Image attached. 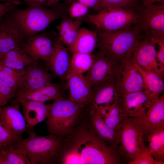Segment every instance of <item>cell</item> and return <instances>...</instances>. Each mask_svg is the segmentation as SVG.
I'll list each match as a JSON object with an SVG mask.
<instances>
[{"label": "cell", "mask_w": 164, "mask_h": 164, "mask_svg": "<svg viewBox=\"0 0 164 164\" xmlns=\"http://www.w3.org/2000/svg\"><path fill=\"white\" fill-rule=\"evenodd\" d=\"M119 132L120 143L117 151L129 163L147 147L144 138L145 133L136 119L126 117L123 121Z\"/></svg>", "instance_id": "7"}, {"label": "cell", "mask_w": 164, "mask_h": 164, "mask_svg": "<svg viewBox=\"0 0 164 164\" xmlns=\"http://www.w3.org/2000/svg\"><path fill=\"white\" fill-rule=\"evenodd\" d=\"M115 84L120 97L126 94L145 90L142 76L132 55L120 61Z\"/></svg>", "instance_id": "8"}, {"label": "cell", "mask_w": 164, "mask_h": 164, "mask_svg": "<svg viewBox=\"0 0 164 164\" xmlns=\"http://www.w3.org/2000/svg\"><path fill=\"white\" fill-rule=\"evenodd\" d=\"M135 118L142 127L145 134L151 128L164 125V94L161 95L142 114Z\"/></svg>", "instance_id": "22"}, {"label": "cell", "mask_w": 164, "mask_h": 164, "mask_svg": "<svg viewBox=\"0 0 164 164\" xmlns=\"http://www.w3.org/2000/svg\"><path fill=\"white\" fill-rule=\"evenodd\" d=\"M17 7L8 14L24 39L41 32L51 22L62 18L64 10V8H48L36 5L27 6L24 9Z\"/></svg>", "instance_id": "4"}, {"label": "cell", "mask_w": 164, "mask_h": 164, "mask_svg": "<svg viewBox=\"0 0 164 164\" xmlns=\"http://www.w3.org/2000/svg\"><path fill=\"white\" fill-rule=\"evenodd\" d=\"M88 7L94 9L97 5L98 0H77Z\"/></svg>", "instance_id": "42"}, {"label": "cell", "mask_w": 164, "mask_h": 164, "mask_svg": "<svg viewBox=\"0 0 164 164\" xmlns=\"http://www.w3.org/2000/svg\"><path fill=\"white\" fill-rule=\"evenodd\" d=\"M65 82L69 90L68 99L87 108L91 104L92 87L85 80L82 74L76 73L71 68Z\"/></svg>", "instance_id": "15"}, {"label": "cell", "mask_w": 164, "mask_h": 164, "mask_svg": "<svg viewBox=\"0 0 164 164\" xmlns=\"http://www.w3.org/2000/svg\"><path fill=\"white\" fill-rule=\"evenodd\" d=\"M61 0H23L27 6L36 5L48 8H57L64 7V4L60 3ZM70 4L73 0H63Z\"/></svg>", "instance_id": "35"}, {"label": "cell", "mask_w": 164, "mask_h": 164, "mask_svg": "<svg viewBox=\"0 0 164 164\" xmlns=\"http://www.w3.org/2000/svg\"><path fill=\"white\" fill-rule=\"evenodd\" d=\"M22 138V135L13 133L0 123V149L13 145Z\"/></svg>", "instance_id": "34"}, {"label": "cell", "mask_w": 164, "mask_h": 164, "mask_svg": "<svg viewBox=\"0 0 164 164\" xmlns=\"http://www.w3.org/2000/svg\"><path fill=\"white\" fill-rule=\"evenodd\" d=\"M16 95V92L0 78V107L6 105Z\"/></svg>", "instance_id": "36"}, {"label": "cell", "mask_w": 164, "mask_h": 164, "mask_svg": "<svg viewBox=\"0 0 164 164\" xmlns=\"http://www.w3.org/2000/svg\"><path fill=\"white\" fill-rule=\"evenodd\" d=\"M55 75L40 66L38 63L24 69L18 83L17 92H25L38 90L51 83Z\"/></svg>", "instance_id": "12"}, {"label": "cell", "mask_w": 164, "mask_h": 164, "mask_svg": "<svg viewBox=\"0 0 164 164\" xmlns=\"http://www.w3.org/2000/svg\"><path fill=\"white\" fill-rule=\"evenodd\" d=\"M94 55L92 54L73 53L70 60V68L78 73L82 74L87 71L91 67Z\"/></svg>", "instance_id": "29"}, {"label": "cell", "mask_w": 164, "mask_h": 164, "mask_svg": "<svg viewBox=\"0 0 164 164\" xmlns=\"http://www.w3.org/2000/svg\"><path fill=\"white\" fill-rule=\"evenodd\" d=\"M20 105L19 103H15L0 107V123L13 133L22 135L29 129L20 111Z\"/></svg>", "instance_id": "21"}, {"label": "cell", "mask_w": 164, "mask_h": 164, "mask_svg": "<svg viewBox=\"0 0 164 164\" xmlns=\"http://www.w3.org/2000/svg\"><path fill=\"white\" fill-rule=\"evenodd\" d=\"M83 17L76 19L74 21L70 29L60 37L58 36V40L63 44L69 47L73 43L77 35Z\"/></svg>", "instance_id": "33"}, {"label": "cell", "mask_w": 164, "mask_h": 164, "mask_svg": "<svg viewBox=\"0 0 164 164\" xmlns=\"http://www.w3.org/2000/svg\"><path fill=\"white\" fill-rule=\"evenodd\" d=\"M74 21L71 18L64 17L56 28L58 33V37H60L68 31L72 26Z\"/></svg>", "instance_id": "41"}, {"label": "cell", "mask_w": 164, "mask_h": 164, "mask_svg": "<svg viewBox=\"0 0 164 164\" xmlns=\"http://www.w3.org/2000/svg\"><path fill=\"white\" fill-rule=\"evenodd\" d=\"M155 44L149 36H144L134 50L132 57L143 70L155 73L163 79L164 68L157 60Z\"/></svg>", "instance_id": "9"}, {"label": "cell", "mask_w": 164, "mask_h": 164, "mask_svg": "<svg viewBox=\"0 0 164 164\" xmlns=\"http://www.w3.org/2000/svg\"><path fill=\"white\" fill-rule=\"evenodd\" d=\"M145 7L150 5L158 3H164V0H141Z\"/></svg>", "instance_id": "43"}, {"label": "cell", "mask_w": 164, "mask_h": 164, "mask_svg": "<svg viewBox=\"0 0 164 164\" xmlns=\"http://www.w3.org/2000/svg\"><path fill=\"white\" fill-rule=\"evenodd\" d=\"M148 134L147 148L154 159L161 164H164V125L149 129Z\"/></svg>", "instance_id": "26"}, {"label": "cell", "mask_w": 164, "mask_h": 164, "mask_svg": "<svg viewBox=\"0 0 164 164\" xmlns=\"http://www.w3.org/2000/svg\"><path fill=\"white\" fill-rule=\"evenodd\" d=\"M38 63L30 57L20 47L0 54V64L18 70Z\"/></svg>", "instance_id": "25"}, {"label": "cell", "mask_w": 164, "mask_h": 164, "mask_svg": "<svg viewBox=\"0 0 164 164\" xmlns=\"http://www.w3.org/2000/svg\"><path fill=\"white\" fill-rule=\"evenodd\" d=\"M138 18L139 14L134 9L120 8L103 9L97 14L86 15L84 18L97 29L105 31L131 29L136 24Z\"/></svg>", "instance_id": "6"}, {"label": "cell", "mask_w": 164, "mask_h": 164, "mask_svg": "<svg viewBox=\"0 0 164 164\" xmlns=\"http://www.w3.org/2000/svg\"><path fill=\"white\" fill-rule=\"evenodd\" d=\"M153 102L145 90L123 95L118 104L125 117L135 118L142 114Z\"/></svg>", "instance_id": "18"}, {"label": "cell", "mask_w": 164, "mask_h": 164, "mask_svg": "<svg viewBox=\"0 0 164 164\" xmlns=\"http://www.w3.org/2000/svg\"><path fill=\"white\" fill-rule=\"evenodd\" d=\"M24 71L0 64V78L6 83L16 94L18 83Z\"/></svg>", "instance_id": "31"}, {"label": "cell", "mask_w": 164, "mask_h": 164, "mask_svg": "<svg viewBox=\"0 0 164 164\" xmlns=\"http://www.w3.org/2000/svg\"><path fill=\"white\" fill-rule=\"evenodd\" d=\"M2 0L3 1H12V0Z\"/></svg>", "instance_id": "45"}, {"label": "cell", "mask_w": 164, "mask_h": 164, "mask_svg": "<svg viewBox=\"0 0 164 164\" xmlns=\"http://www.w3.org/2000/svg\"><path fill=\"white\" fill-rule=\"evenodd\" d=\"M24 38L8 13L0 21V54L20 46Z\"/></svg>", "instance_id": "19"}, {"label": "cell", "mask_w": 164, "mask_h": 164, "mask_svg": "<svg viewBox=\"0 0 164 164\" xmlns=\"http://www.w3.org/2000/svg\"><path fill=\"white\" fill-rule=\"evenodd\" d=\"M136 26L145 34L164 33V3H158L145 7L141 13Z\"/></svg>", "instance_id": "16"}, {"label": "cell", "mask_w": 164, "mask_h": 164, "mask_svg": "<svg viewBox=\"0 0 164 164\" xmlns=\"http://www.w3.org/2000/svg\"><path fill=\"white\" fill-rule=\"evenodd\" d=\"M29 129L32 130L37 124L46 119L50 111L51 104L29 101L19 103Z\"/></svg>", "instance_id": "23"}, {"label": "cell", "mask_w": 164, "mask_h": 164, "mask_svg": "<svg viewBox=\"0 0 164 164\" xmlns=\"http://www.w3.org/2000/svg\"><path fill=\"white\" fill-rule=\"evenodd\" d=\"M129 164H161L156 161L149 150L147 147L142 151L136 158Z\"/></svg>", "instance_id": "39"}, {"label": "cell", "mask_w": 164, "mask_h": 164, "mask_svg": "<svg viewBox=\"0 0 164 164\" xmlns=\"http://www.w3.org/2000/svg\"><path fill=\"white\" fill-rule=\"evenodd\" d=\"M135 63L142 76L145 91L153 102L160 97L164 91L163 79L155 73L145 71Z\"/></svg>", "instance_id": "27"}, {"label": "cell", "mask_w": 164, "mask_h": 164, "mask_svg": "<svg viewBox=\"0 0 164 164\" xmlns=\"http://www.w3.org/2000/svg\"><path fill=\"white\" fill-rule=\"evenodd\" d=\"M20 4V2L17 0L14 1H5L3 3L0 2V21L5 15Z\"/></svg>", "instance_id": "40"}, {"label": "cell", "mask_w": 164, "mask_h": 164, "mask_svg": "<svg viewBox=\"0 0 164 164\" xmlns=\"http://www.w3.org/2000/svg\"><path fill=\"white\" fill-rule=\"evenodd\" d=\"M65 82L58 83H50L35 91L17 92L15 98L11 101V103L31 101L45 103L46 101L66 98L65 92L67 89Z\"/></svg>", "instance_id": "14"}, {"label": "cell", "mask_w": 164, "mask_h": 164, "mask_svg": "<svg viewBox=\"0 0 164 164\" xmlns=\"http://www.w3.org/2000/svg\"><path fill=\"white\" fill-rule=\"evenodd\" d=\"M145 35L149 36L155 44L158 45L159 49L156 58L159 63L164 67V33H154Z\"/></svg>", "instance_id": "37"}, {"label": "cell", "mask_w": 164, "mask_h": 164, "mask_svg": "<svg viewBox=\"0 0 164 164\" xmlns=\"http://www.w3.org/2000/svg\"><path fill=\"white\" fill-rule=\"evenodd\" d=\"M51 35L43 32L28 37L24 39L20 47L33 60L46 62L53 54L54 42L57 37L53 40Z\"/></svg>", "instance_id": "11"}, {"label": "cell", "mask_w": 164, "mask_h": 164, "mask_svg": "<svg viewBox=\"0 0 164 164\" xmlns=\"http://www.w3.org/2000/svg\"><path fill=\"white\" fill-rule=\"evenodd\" d=\"M89 7L78 2L74 1L70 4L68 13L70 18H78L86 15Z\"/></svg>", "instance_id": "38"}, {"label": "cell", "mask_w": 164, "mask_h": 164, "mask_svg": "<svg viewBox=\"0 0 164 164\" xmlns=\"http://www.w3.org/2000/svg\"><path fill=\"white\" fill-rule=\"evenodd\" d=\"M97 34L98 53L118 62L131 55L144 36L136 27L112 31L97 29Z\"/></svg>", "instance_id": "2"}, {"label": "cell", "mask_w": 164, "mask_h": 164, "mask_svg": "<svg viewBox=\"0 0 164 164\" xmlns=\"http://www.w3.org/2000/svg\"><path fill=\"white\" fill-rule=\"evenodd\" d=\"M10 164H31L26 151L9 145L0 149Z\"/></svg>", "instance_id": "30"}, {"label": "cell", "mask_w": 164, "mask_h": 164, "mask_svg": "<svg viewBox=\"0 0 164 164\" xmlns=\"http://www.w3.org/2000/svg\"><path fill=\"white\" fill-rule=\"evenodd\" d=\"M120 97L115 82L106 81L92 87L91 102L87 108L96 111L107 108L118 103Z\"/></svg>", "instance_id": "17"}, {"label": "cell", "mask_w": 164, "mask_h": 164, "mask_svg": "<svg viewBox=\"0 0 164 164\" xmlns=\"http://www.w3.org/2000/svg\"><path fill=\"white\" fill-rule=\"evenodd\" d=\"M96 112L109 126L119 132L123 121L126 117L118 103Z\"/></svg>", "instance_id": "28"}, {"label": "cell", "mask_w": 164, "mask_h": 164, "mask_svg": "<svg viewBox=\"0 0 164 164\" xmlns=\"http://www.w3.org/2000/svg\"><path fill=\"white\" fill-rule=\"evenodd\" d=\"M62 157L67 164H118L117 150L94 135L84 118L69 135L63 138Z\"/></svg>", "instance_id": "1"}, {"label": "cell", "mask_w": 164, "mask_h": 164, "mask_svg": "<svg viewBox=\"0 0 164 164\" xmlns=\"http://www.w3.org/2000/svg\"><path fill=\"white\" fill-rule=\"evenodd\" d=\"M85 114L86 124L91 132L108 145L117 151L120 143L119 132L107 125L96 111L87 108Z\"/></svg>", "instance_id": "13"}, {"label": "cell", "mask_w": 164, "mask_h": 164, "mask_svg": "<svg viewBox=\"0 0 164 164\" xmlns=\"http://www.w3.org/2000/svg\"><path fill=\"white\" fill-rule=\"evenodd\" d=\"M67 48L58 40V36L54 41L53 54L46 62L47 67L61 81L65 82L66 77L70 69V60Z\"/></svg>", "instance_id": "20"}, {"label": "cell", "mask_w": 164, "mask_h": 164, "mask_svg": "<svg viewBox=\"0 0 164 164\" xmlns=\"http://www.w3.org/2000/svg\"><path fill=\"white\" fill-rule=\"evenodd\" d=\"M97 42V33L83 27L79 29L73 43L67 49L72 54H92L96 47Z\"/></svg>", "instance_id": "24"}, {"label": "cell", "mask_w": 164, "mask_h": 164, "mask_svg": "<svg viewBox=\"0 0 164 164\" xmlns=\"http://www.w3.org/2000/svg\"><path fill=\"white\" fill-rule=\"evenodd\" d=\"M138 0H98L94 9L97 11L109 8L134 9Z\"/></svg>", "instance_id": "32"}, {"label": "cell", "mask_w": 164, "mask_h": 164, "mask_svg": "<svg viewBox=\"0 0 164 164\" xmlns=\"http://www.w3.org/2000/svg\"><path fill=\"white\" fill-rule=\"evenodd\" d=\"M119 65L120 62L110 60L98 53L94 55L93 64L84 78L92 87L107 81L115 82Z\"/></svg>", "instance_id": "10"}, {"label": "cell", "mask_w": 164, "mask_h": 164, "mask_svg": "<svg viewBox=\"0 0 164 164\" xmlns=\"http://www.w3.org/2000/svg\"><path fill=\"white\" fill-rule=\"evenodd\" d=\"M27 137L12 146L25 149L31 164H52L58 162L62 154L63 138L53 134L39 136L29 129Z\"/></svg>", "instance_id": "3"}, {"label": "cell", "mask_w": 164, "mask_h": 164, "mask_svg": "<svg viewBox=\"0 0 164 164\" xmlns=\"http://www.w3.org/2000/svg\"><path fill=\"white\" fill-rule=\"evenodd\" d=\"M12 1H15V0H12Z\"/></svg>", "instance_id": "46"}, {"label": "cell", "mask_w": 164, "mask_h": 164, "mask_svg": "<svg viewBox=\"0 0 164 164\" xmlns=\"http://www.w3.org/2000/svg\"><path fill=\"white\" fill-rule=\"evenodd\" d=\"M86 109L66 98L53 101L46 119L47 131L64 138L81 122Z\"/></svg>", "instance_id": "5"}, {"label": "cell", "mask_w": 164, "mask_h": 164, "mask_svg": "<svg viewBox=\"0 0 164 164\" xmlns=\"http://www.w3.org/2000/svg\"><path fill=\"white\" fill-rule=\"evenodd\" d=\"M0 164H10L5 155L0 150Z\"/></svg>", "instance_id": "44"}]
</instances>
